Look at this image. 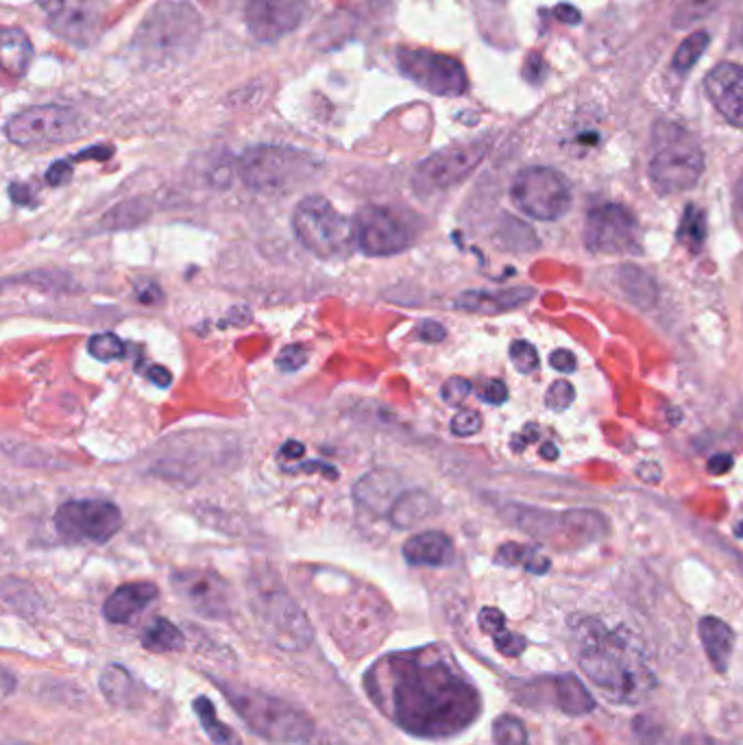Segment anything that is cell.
I'll return each instance as SVG.
<instances>
[{
  "instance_id": "obj_1",
  "label": "cell",
  "mask_w": 743,
  "mask_h": 745,
  "mask_svg": "<svg viewBox=\"0 0 743 745\" xmlns=\"http://www.w3.org/2000/svg\"><path fill=\"white\" fill-rule=\"evenodd\" d=\"M364 678L384 715L422 739L454 737L467 731L482 711L476 684L442 645L389 654Z\"/></svg>"
},
{
  "instance_id": "obj_2",
  "label": "cell",
  "mask_w": 743,
  "mask_h": 745,
  "mask_svg": "<svg viewBox=\"0 0 743 745\" xmlns=\"http://www.w3.org/2000/svg\"><path fill=\"white\" fill-rule=\"evenodd\" d=\"M576 649L580 669L615 702H643L656 684L637 645L624 639L620 631H609L598 620L580 622L576 628Z\"/></svg>"
},
{
  "instance_id": "obj_3",
  "label": "cell",
  "mask_w": 743,
  "mask_h": 745,
  "mask_svg": "<svg viewBox=\"0 0 743 745\" xmlns=\"http://www.w3.org/2000/svg\"><path fill=\"white\" fill-rule=\"evenodd\" d=\"M201 37V18L186 2L164 0L153 7L133 37L144 64L164 66L188 57Z\"/></svg>"
},
{
  "instance_id": "obj_4",
  "label": "cell",
  "mask_w": 743,
  "mask_h": 745,
  "mask_svg": "<svg viewBox=\"0 0 743 745\" xmlns=\"http://www.w3.org/2000/svg\"><path fill=\"white\" fill-rule=\"evenodd\" d=\"M220 689L240 720L258 737L271 744L302 745L313 742L315 722L291 702L249 687L220 684Z\"/></svg>"
},
{
  "instance_id": "obj_5",
  "label": "cell",
  "mask_w": 743,
  "mask_h": 745,
  "mask_svg": "<svg viewBox=\"0 0 743 745\" xmlns=\"http://www.w3.org/2000/svg\"><path fill=\"white\" fill-rule=\"evenodd\" d=\"M704 173V155L698 140L676 122H658L652 131L649 179L663 195L691 190Z\"/></svg>"
},
{
  "instance_id": "obj_6",
  "label": "cell",
  "mask_w": 743,
  "mask_h": 745,
  "mask_svg": "<svg viewBox=\"0 0 743 745\" xmlns=\"http://www.w3.org/2000/svg\"><path fill=\"white\" fill-rule=\"evenodd\" d=\"M251 606L262 633L277 647L302 651L315 639L308 615L282 584L260 578L251 591Z\"/></svg>"
},
{
  "instance_id": "obj_7",
  "label": "cell",
  "mask_w": 743,
  "mask_h": 745,
  "mask_svg": "<svg viewBox=\"0 0 743 745\" xmlns=\"http://www.w3.org/2000/svg\"><path fill=\"white\" fill-rule=\"evenodd\" d=\"M315 173L308 153L288 146H253L240 157L242 182L260 195H284L306 184Z\"/></svg>"
},
{
  "instance_id": "obj_8",
  "label": "cell",
  "mask_w": 743,
  "mask_h": 745,
  "mask_svg": "<svg viewBox=\"0 0 743 745\" xmlns=\"http://www.w3.org/2000/svg\"><path fill=\"white\" fill-rule=\"evenodd\" d=\"M293 229L297 240L323 260L345 258L353 240V220L338 212L319 195L306 197L293 213Z\"/></svg>"
},
{
  "instance_id": "obj_9",
  "label": "cell",
  "mask_w": 743,
  "mask_h": 745,
  "mask_svg": "<svg viewBox=\"0 0 743 745\" xmlns=\"http://www.w3.org/2000/svg\"><path fill=\"white\" fill-rule=\"evenodd\" d=\"M4 133L15 146L44 149L77 140L84 133V118L70 107H29L7 122Z\"/></svg>"
},
{
  "instance_id": "obj_10",
  "label": "cell",
  "mask_w": 743,
  "mask_h": 745,
  "mask_svg": "<svg viewBox=\"0 0 743 745\" xmlns=\"http://www.w3.org/2000/svg\"><path fill=\"white\" fill-rule=\"evenodd\" d=\"M400 73L436 97H462L469 90L465 66L451 57L427 48H400Z\"/></svg>"
},
{
  "instance_id": "obj_11",
  "label": "cell",
  "mask_w": 743,
  "mask_h": 745,
  "mask_svg": "<svg viewBox=\"0 0 743 745\" xmlns=\"http://www.w3.org/2000/svg\"><path fill=\"white\" fill-rule=\"evenodd\" d=\"M513 204L536 220H558L571 206V188L567 179L545 166L524 168L511 186Z\"/></svg>"
},
{
  "instance_id": "obj_12",
  "label": "cell",
  "mask_w": 743,
  "mask_h": 745,
  "mask_svg": "<svg viewBox=\"0 0 743 745\" xmlns=\"http://www.w3.org/2000/svg\"><path fill=\"white\" fill-rule=\"evenodd\" d=\"M55 528L66 540L107 543L122 528V513L106 500H75L59 506Z\"/></svg>"
},
{
  "instance_id": "obj_13",
  "label": "cell",
  "mask_w": 743,
  "mask_h": 745,
  "mask_svg": "<svg viewBox=\"0 0 743 745\" xmlns=\"http://www.w3.org/2000/svg\"><path fill=\"white\" fill-rule=\"evenodd\" d=\"M413 229L408 222L389 208L369 206L353 218L356 246L373 258L397 255L413 244Z\"/></svg>"
},
{
  "instance_id": "obj_14",
  "label": "cell",
  "mask_w": 743,
  "mask_h": 745,
  "mask_svg": "<svg viewBox=\"0 0 743 745\" xmlns=\"http://www.w3.org/2000/svg\"><path fill=\"white\" fill-rule=\"evenodd\" d=\"M584 244L593 253H635L638 249L637 216L618 204L591 210L584 224Z\"/></svg>"
},
{
  "instance_id": "obj_15",
  "label": "cell",
  "mask_w": 743,
  "mask_h": 745,
  "mask_svg": "<svg viewBox=\"0 0 743 745\" xmlns=\"http://www.w3.org/2000/svg\"><path fill=\"white\" fill-rule=\"evenodd\" d=\"M489 151L487 142H471L460 146H449L440 153H434L419 164L415 173L417 188L427 193L447 190L460 182H465L484 160Z\"/></svg>"
},
{
  "instance_id": "obj_16",
  "label": "cell",
  "mask_w": 743,
  "mask_h": 745,
  "mask_svg": "<svg viewBox=\"0 0 743 745\" xmlns=\"http://www.w3.org/2000/svg\"><path fill=\"white\" fill-rule=\"evenodd\" d=\"M173 589L177 595L199 615L208 620H225L231 609V595L227 582L206 569H182L175 571Z\"/></svg>"
},
{
  "instance_id": "obj_17",
  "label": "cell",
  "mask_w": 743,
  "mask_h": 745,
  "mask_svg": "<svg viewBox=\"0 0 743 745\" xmlns=\"http://www.w3.org/2000/svg\"><path fill=\"white\" fill-rule=\"evenodd\" d=\"M308 2L310 0H247V29L258 42H277L304 22Z\"/></svg>"
},
{
  "instance_id": "obj_18",
  "label": "cell",
  "mask_w": 743,
  "mask_h": 745,
  "mask_svg": "<svg viewBox=\"0 0 743 745\" xmlns=\"http://www.w3.org/2000/svg\"><path fill=\"white\" fill-rule=\"evenodd\" d=\"M704 90L724 120L743 129V66L733 62L715 66L704 79Z\"/></svg>"
},
{
  "instance_id": "obj_19",
  "label": "cell",
  "mask_w": 743,
  "mask_h": 745,
  "mask_svg": "<svg viewBox=\"0 0 743 745\" xmlns=\"http://www.w3.org/2000/svg\"><path fill=\"white\" fill-rule=\"evenodd\" d=\"M402 495H404L402 478L386 469H375L362 475L353 486L356 502L378 517L391 515L393 506Z\"/></svg>"
},
{
  "instance_id": "obj_20",
  "label": "cell",
  "mask_w": 743,
  "mask_h": 745,
  "mask_svg": "<svg viewBox=\"0 0 743 745\" xmlns=\"http://www.w3.org/2000/svg\"><path fill=\"white\" fill-rule=\"evenodd\" d=\"M160 595V589L151 582H129L118 587L106 600L103 615L109 624L133 622L149 604Z\"/></svg>"
},
{
  "instance_id": "obj_21",
  "label": "cell",
  "mask_w": 743,
  "mask_h": 745,
  "mask_svg": "<svg viewBox=\"0 0 743 745\" xmlns=\"http://www.w3.org/2000/svg\"><path fill=\"white\" fill-rule=\"evenodd\" d=\"M534 297L531 288H509L500 293H484V291H469L456 299V308L462 313L473 315H502L528 304Z\"/></svg>"
},
{
  "instance_id": "obj_22",
  "label": "cell",
  "mask_w": 743,
  "mask_h": 745,
  "mask_svg": "<svg viewBox=\"0 0 743 745\" xmlns=\"http://www.w3.org/2000/svg\"><path fill=\"white\" fill-rule=\"evenodd\" d=\"M404 558L415 567H447L454 562V543L438 530L415 534L404 543Z\"/></svg>"
},
{
  "instance_id": "obj_23",
  "label": "cell",
  "mask_w": 743,
  "mask_h": 745,
  "mask_svg": "<svg viewBox=\"0 0 743 745\" xmlns=\"http://www.w3.org/2000/svg\"><path fill=\"white\" fill-rule=\"evenodd\" d=\"M700 639L704 645V651L711 660V665L715 667V671L726 673L729 671V660L735 647V633L733 628L718 620V617H704L700 620Z\"/></svg>"
},
{
  "instance_id": "obj_24",
  "label": "cell",
  "mask_w": 743,
  "mask_h": 745,
  "mask_svg": "<svg viewBox=\"0 0 743 745\" xmlns=\"http://www.w3.org/2000/svg\"><path fill=\"white\" fill-rule=\"evenodd\" d=\"M551 687H554V704L565 715L580 717V715H589L596 709L593 695L587 691L582 680L576 678L573 673L556 676L551 680Z\"/></svg>"
},
{
  "instance_id": "obj_25",
  "label": "cell",
  "mask_w": 743,
  "mask_h": 745,
  "mask_svg": "<svg viewBox=\"0 0 743 745\" xmlns=\"http://www.w3.org/2000/svg\"><path fill=\"white\" fill-rule=\"evenodd\" d=\"M478 622H480V628L493 639L500 654H504L509 658H517V656H522L526 651L528 640H526V637H522L517 633H511L506 628V617H504L502 611H498L493 606H487V609L480 611Z\"/></svg>"
},
{
  "instance_id": "obj_26",
  "label": "cell",
  "mask_w": 743,
  "mask_h": 745,
  "mask_svg": "<svg viewBox=\"0 0 743 745\" xmlns=\"http://www.w3.org/2000/svg\"><path fill=\"white\" fill-rule=\"evenodd\" d=\"M33 57V46L24 31L7 26L2 31V66L4 73L11 77H22L31 64Z\"/></svg>"
},
{
  "instance_id": "obj_27",
  "label": "cell",
  "mask_w": 743,
  "mask_h": 745,
  "mask_svg": "<svg viewBox=\"0 0 743 745\" xmlns=\"http://www.w3.org/2000/svg\"><path fill=\"white\" fill-rule=\"evenodd\" d=\"M434 511V502L429 495L413 491V493H404L397 504L391 511V522L397 528H413L417 524L425 522Z\"/></svg>"
},
{
  "instance_id": "obj_28",
  "label": "cell",
  "mask_w": 743,
  "mask_h": 745,
  "mask_svg": "<svg viewBox=\"0 0 743 745\" xmlns=\"http://www.w3.org/2000/svg\"><path fill=\"white\" fill-rule=\"evenodd\" d=\"M101 691L113 706H129L135 693V682L122 665H107L101 673Z\"/></svg>"
},
{
  "instance_id": "obj_29",
  "label": "cell",
  "mask_w": 743,
  "mask_h": 745,
  "mask_svg": "<svg viewBox=\"0 0 743 745\" xmlns=\"http://www.w3.org/2000/svg\"><path fill=\"white\" fill-rule=\"evenodd\" d=\"M495 562L504 567H524L526 571L536 573V576H543L551 565L538 549L526 547V545H515V543L500 547V551L495 554Z\"/></svg>"
},
{
  "instance_id": "obj_30",
  "label": "cell",
  "mask_w": 743,
  "mask_h": 745,
  "mask_svg": "<svg viewBox=\"0 0 743 745\" xmlns=\"http://www.w3.org/2000/svg\"><path fill=\"white\" fill-rule=\"evenodd\" d=\"M184 633L168 620L157 617L142 631V645L151 651H175L184 647Z\"/></svg>"
},
{
  "instance_id": "obj_31",
  "label": "cell",
  "mask_w": 743,
  "mask_h": 745,
  "mask_svg": "<svg viewBox=\"0 0 743 745\" xmlns=\"http://www.w3.org/2000/svg\"><path fill=\"white\" fill-rule=\"evenodd\" d=\"M195 713L204 726V731L208 733V737L212 739L216 745H242V739L229 728L225 726L218 715H216V709H214L212 700L206 698V695H199L195 702Z\"/></svg>"
},
{
  "instance_id": "obj_32",
  "label": "cell",
  "mask_w": 743,
  "mask_h": 745,
  "mask_svg": "<svg viewBox=\"0 0 743 745\" xmlns=\"http://www.w3.org/2000/svg\"><path fill=\"white\" fill-rule=\"evenodd\" d=\"M678 240L691 251L700 253L707 240V213L702 212L698 206H687L680 227H678Z\"/></svg>"
},
{
  "instance_id": "obj_33",
  "label": "cell",
  "mask_w": 743,
  "mask_h": 745,
  "mask_svg": "<svg viewBox=\"0 0 743 745\" xmlns=\"http://www.w3.org/2000/svg\"><path fill=\"white\" fill-rule=\"evenodd\" d=\"M709 42H711V37H709L707 31H696V33H691V35L678 46V51H676V55H674V68L680 70V73L691 70V68L700 62V57L704 55Z\"/></svg>"
},
{
  "instance_id": "obj_34",
  "label": "cell",
  "mask_w": 743,
  "mask_h": 745,
  "mask_svg": "<svg viewBox=\"0 0 743 745\" xmlns=\"http://www.w3.org/2000/svg\"><path fill=\"white\" fill-rule=\"evenodd\" d=\"M493 739L498 745H531L524 722L515 715H502L495 720Z\"/></svg>"
},
{
  "instance_id": "obj_35",
  "label": "cell",
  "mask_w": 743,
  "mask_h": 745,
  "mask_svg": "<svg viewBox=\"0 0 743 745\" xmlns=\"http://www.w3.org/2000/svg\"><path fill=\"white\" fill-rule=\"evenodd\" d=\"M88 351L97 358V360H103V362H113V360H122L127 349H124V342L107 331V333H97L90 338L88 342Z\"/></svg>"
},
{
  "instance_id": "obj_36",
  "label": "cell",
  "mask_w": 743,
  "mask_h": 745,
  "mask_svg": "<svg viewBox=\"0 0 743 745\" xmlns=\"http://www.w3.org/2000/svg\"><path fill=\"white\" fill-rule=\"evenodd\" d=\"M720 0H680L676 11V24L687 26L700 18H704L709 11L718 7Z\"/></svg>"
},
{
  "instance_id": "obj_37",
  "label": "cell",
  "mask_w": 743,
  "mask_h": 745,
  "mask_svg": "<svg viewBox=\"0 0 743 745\" xmlns=\"http://www.w3.org/2000/svg\"><path fill=\"white\" fill-rule=\"evenodd\" d=\"M511 360H513L515 369L524 375H531L538 369V353L526 340H515L511 344Z\"/></svg>"
},
{
  "instance_id": "obj_38",
  "label": "cell",
  "mask_w": 743,
  "mask_h": 745,
  "mask_svg": "<svg viewBox=\"0 0 743 745\" xmlns=\"http://www.w3.org/2000/svg\"><path fill=\"white\" fill-rule=\"evenodd\" d=\"M573 399H576V391H573V386H571L567 380L554 382V384L549 386L547 395H545L547 408H551V410H556V413L567 410V408L573 404Z\"/></svg>"
},
{
  "instance_id": "obj_39",
  "label": "cell",
  "mask_w": 743,
  "mask_h": 745,
  "mask_svg": "<svg viewBox=\"0 0 743 745\" xmlns=\"http://www.w3.org/2000/svg\"><path fill=\"white\" fill-rule=\"evenodd\" d=\"M308 362V351L302 344H288L282 349L280 358H277V369L282 373H295L299 369H304Z\"/></svg>"
},
{
  "instance_id": "obj_40",
  "label": "cell",
  "mask_w": 743,
  "mask_h": 745,
  "mask_svg": "<svg viewBox=\"0 0 743 745\" xmlns=\"http://www.w3.org/2000/svg\"><path fill=\"white\" fill-rule=\"evenodd\" d=\"M471 391H473V386H471L469 380H465V377H451V380H447L442 384L440 395H442V399L449 406H460L471 395Z\"/></svg>"
},
{
  "instance_id": "obj_41",
  "label": "cell",
  "mask_w": 743,
  "mask_h": 745,
  "mask_svg": "<svg viewBox=\"0 0 743 745\" xmlns=\"http://www.w3.org/2000/svg\"><path fill=\"white\" fill-rule=\"evenodd\" d=\"M482 429V417L478 410H460L451 419V431L456 436H473Z\"/></svg>"
},
{
  "instance_id": "obj_42",
  "label": "cell",
  "mask_w": 743,
  "mask_h": 745,
  "mask_svg": "<svg viewBox=\"0 0 743 745\" xmlns=\"http://www.w3.org/2000/svg\"><path fill=\"white\" fill-rule=\"evenodd\" d=\"M524 77L526 81H531L534 86H540L547 77V64L543 62V57L538 53H532L524 64Z\"/></svg>"
},
{
  "instance_id": "obj_43",
  "label": "cell",
  "mask_w": 743,
  "mask_h": 745,
  "mask_svg": "<svg viewBox=\"0 0 743 745\" xmlns=\"http://www.w3.org/2000/svg\"><path fill=\"white\" fill-rule=\"evenodd\" d=\"M509 399V386L502 380H491L482 391V402L491 406H502Z\"/></svg>"
},
{
  "instance_id": "obj_44",
  "label": "cell",
  "mask_w": 743,
  "mask_h": 745,
  "mask_svg": "<svg viewBox=\"0 0 743 745\" xmlns=\"http://www.w3.org/2000/svg\"><path fill=\"white\" fill-rule=\"evenodd\" d=\"M549 364H551V369H556L560 373H573L578 369L576 355L571 351H567V349H556L549 355Z\"/></svg>"
},
{
  "instance_id": "obj_45",
  "label": "cell",
  "mask_w": 743,
  "mask_h": 745,
  "mask_svg": "<svg viewBox=\"0 0 743 745\" xmlns=\"http://www.w3.org/2000/svg\"><path fill=\"white\" fill-rule=\"evenodd\" d=\"M445 336H447V329L436 320H424L419 325V338L425 342H440L445 340Z\"/></svg>"
},
{
  "instance_id": "obj_46",
  "label": "cell",
  "mask_w": 743,
  "mask_h": 745,
  "mask_svg": "<svg viewBox=\"0 0 743 745\" xmlns=\"http://www.w3.org/2000/svg\"><path fill=\"white\" fill-rule=\"evenodd\" d=\"M70 175H73V171H70V166H68V162H57V164H53V166L48 168L46 182H48L51 186H62V184H66V182L70 179Z\"/></svg>"
},
{
  "instance_id": "obj_47",
  "label": "cell",
  "mask_w": 743,
  "mask_h": 745,
  "mask_svg": "<svg viewBox=\"0 0 743 745\" xmlns=\"http://www.w3.org/2000/svg\"><path fill=\"white\" fill-rule=\"evenodd\" d=\"M304 453H306V447H304V442H299V440H288L282 449H280V462L282 464H286V462H299L302 458H304Z\"/></svg>"
},
{
  "instance_id": "obj_48",
  "label": "cell",
  "mask_w": 743,
  "mask_h": 745,
  "mask_svg": "<svg viewBox=\"0 0 743 745\" xmlns=\"http://www.w3.org/2000/svg\"><path fill=\"white\" fill-rule=\"evenodd\" d=\"M146 377H149L155 386H160V388H168V386L173 384V373H171L166 366H157V364L149 366V369H146Z\"/></svg>"
},
{
  "instance_id": "obj_49",
  "label": "cell",
  "mask_w": 743,
  "mask_h": 745,
  "mask_svg": "<svg viewBox=\"0 0 743 745\" xmlns=\"http://www.w3.org/2000/svg\"><path fill=\"white\" fill-rule=\"evenodd\" d=\"M731 469H733V456H729V453H718L709 460V473H713V475L729 473Z\"/></svg>"
},
{
  "instance_id": "obj_50",
  "label": "cell",
  "mask_w": 743,
  "mask_h": 745,
  "mask_svg": "<svg viewBox=\"0 0 743 745\" xmlns=\"http://www.w3.org/2000/svg\"><path fill=\"white\" fill-rule=\"evenodd\" d=\"M556 15H558V20H562L567 24H578L580 22V11L576 7H571V4H558L556 7Z\"/></svg>"
},
{
  "instance_id": "obj_51",
  "label": "cell",
  "mask_w": 743,
  "mask_h": 745,
  "mask_svg": "<svg viewBox=\"0 0 743 745\" xmlns=\"http://www.w3.org/2000/svg\"><path fill=\"white\" fill-rule=\"evenodd\" d=\"M735 216H737V227L743 231V177L735 190Z\"/></svg>"
},
{
  "instance_id": "obj_52",
  "label": "cell",
  "mask_w": 743,
  "mask_h": 745,
  "mask_svg": "<svg viewBox=\"0 0 743 745\" xmlns=\"http://www.w3.org/2000/svg\"><path fill=\"white\" fill-rule=\"evenodd\" d=\"M540 456H543L545 460H556V458H558V449H556L551 442H543V445H540Z\"/></svg>"
},
{
  "instance_id": "obj_53",
  "label": "cell",
  "mask_w": 743,
  "mask_h": 745,
  "mask_svg": "<svg viewBox=\"0 0 743 745\" xmlns=\"http://www.w3.org/2000/svg\"><path fill=\"white\" fill-rule=\"evenodd\" d=\"M9 684H11V673L4 669V695H9Z\"/></svg>"
}]
</instances>
